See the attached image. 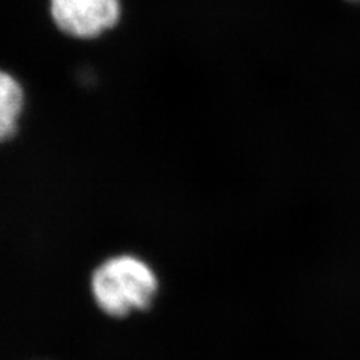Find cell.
Returning a JSON list of instances; mask_svg holds the SVG:
<instances>
[{
	"label": "cell",
	"instance_id": "1",
	"mask_svg": "<svg viewBox=\"0 0 360 360\" xmlns=\"http://www.w3.org/2000/svg\"><path fill=\"white\" fill-rule=\"evenodd\" d=\"M92 295L101 311L111 317H127L148 309L160 288L155 270L141 258L123 254L111 257L92 276Z\"/></svg>",
	"mask_w": 360,
	"mask_h": 360
},
{
	"label": "cell",
	"instance_id": "2",
	"mask_svg": "<svg viewBox=\"0 0 360 360\" xmlns=\"http://www.w3.org/2000/svg\"><path fill=\"white\" fill-rule=\"evenodd\" d=\"M51 17L66 35L95 38L117 25L120 4L119 0H51Z\"/></svg>",
	"mask_w": 360,
	"mask_h": 360
},
{
	"label": "cell",
	"instance_id": "3",
	"mask_svg": "<svg viewBox=\"0 0 360 360\" xmlns=\"http://www.w3.org/2000/svg\"><path fill=\"white\" fill-rule=\"evenodd\" d=\"M25 104V94L13 75L0 71V143L17 132V122Z\"/></svg>",
	"mask_w": 360,
	"mask_h": 360
},
{
	"label": "cell",
	"instance_id": "4",
	"mask_svg": "<svg viewBox=\"0 0 360 360\" xmlns=\"http://www.w3.org/2000/svg\"><path fill=\"white\" fill-rule=\"evenodd\" d=\"M352 2H359L360 4V0H352Z\"/></svg>",
	"mask_w": 360,
	"mask_h": 360
}]
</instances>
